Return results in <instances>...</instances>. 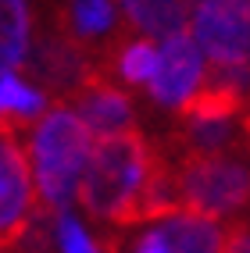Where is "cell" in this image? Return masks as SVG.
I'll use <instances>...</instances> for the list:
<instances>
[{"label": "cell", "instance_id": "obj_1", "mask_svg": "<svg viewBox=\"0 0 250 253\" xmlns=\"http://www.w3.org/2000/svg\"><path fill=\"white\" fill-rule=\"evenodd\" d=\"M157 150L140 128L118 132V136L93 139L86 171L79 182V207L93 221L107 225H136L140 193L147 185V175L154 168Z\"/></svg>", "mask_w": 250, "mask_h": 253}, {"label": "cell", "instance_id": "obj_2", "mask_svg": "<svg viewBox=\"0 0 250 253\" xmlns=\"http://www.w3.org/2000/svg\"><path fill=\"white\" fill-rule=\"evenodd\" d=\"M93 150V132L82 125L72 107H50L32 128V178H36L40 207L50 214H64L79 193Z\"/></svg>", "mask_w": 250, "mask_h": 253}, {"label": "cell", "instance_id": "obj_3", "mask_svg": "<svg viewBox=\"0 0 250 253\" xmlns=\"http://www.w3.org/2000/svg\"><path fill=\"white\" fill-rule=\"evenodd\" d=\"M182 207L204 217H229L250 204V164L236 154L179 157L175 164Z\"/></svg>", "mask_w": 250, "mask_h": 253}, {"label": "cell", "instance_id": "obj_4", "mask_svg": "<svg viewBox=\"0 0 250 253\" xmlns=\"http://www.w3.org/2000/svg\"><path fill=\"white\" fill-rule=\"evenodd\" d=\"M25 68L32 75V86L43 89L47 100H64V96H75L90 79L100 75V68L93 64L90 50L79 46L75 40H68L61 29H43L32 36L29 46V57H25Z\"/></svg>", "mask_w": 250, "mask_h": 253}, {"label": "cell", "instance_id": "obj_5", "mask_svg": "<svg viewBox=\"0 0 250 253\" xmlns=\"http://www.w3.org/2000/svg\"><path fill=\"white\" fill-rule=\"evenodd\" d=\"M190 36L211 64H250V0H197Z\"/></svg>", "mask_w": 250, "mask_h": 253}, {"label": "cell", "instance_id": "obj_6", "mask_svg": "<svg viewBox=\"0 0 250 253\" xmlns=\"http://www.w3.org/2000/svg\"><path fill=\"white\" fill-rule=\"evenodd\" d=\"M40 211L36 178L18 136H0V243L18 246Z\"/></svg>", "mask_w": 250, "mask_h": 253}, {"label": "cell", "instance_id": "obj_7", "mask_svg": "<svg viewBox=\"0 0 250 253\" xmlns=\"http://www.w3.org/2000/svg\"><path fill=\"white\" fill-rule=\"evenodd\" d=\"M204 50L197 46V40L186 32H175L164 43H157V72L150 79V100L157 107L168 111H182V104L200 89L204 82Z\"/></svg>", "mask_w": 250, "mask_h": 253}, {"label": "cell", "instance_id": "obj_8", "mask_svg": "<svg viewBox=\"0 0 250 253\" xmlns=\"http://www.w3.org/2000/svg\"><path fill=\"white\" fill-rule=\"evenodd\" d=\"M72 111L82 118V125L93 132V139L104 136H118V132L136 128V111H132V96L125 89H118L114 82H107L104 75L90 79L75 96H72Z\"/></svg>", "mask_w": 250, "mask_h": 253}, {"label": "cell", "instance_id": "obj_9", "mask_svg": "<svg viewBox=\"0 0 250 253\" xmlns=\"http://www.w3.org/2000/svg\"><path fill=\"white\" fill-rule=\"evenodd\" d=\"M122 22V7L118 0H64L61 4V32L79 46H97L107 43Z\"/></svg>", "mask_w": 250, "mask_h": 253}, {"label": "cell", "instance_id": "obj_10", "mask_svg": "<svg viewBox=\"0 0 250 253\" xmlns=\"http://www.w3.org/2000/svg\"><path fill=\"white\" fill-rule=\"evenodd\" d=\"M161 235L168 239L172 253H225V232L214 217L193 214V211H175L164 221H157Z\"/></svg>", "mask_w": 250, "mask_h": 253}, {"label": "cell", "instance_id": "obj_11", "mask_svg": "<svg viewBox=\"0 0 250 253\" xmlns=\"http://www.w3.org/2000/svg\"><path fill=\"white\" fill-rule=\"evenodd\" d=\"M122 18L147 40H168L175 32L190 29V7L186 0H118Z\"/></svg>", "mask_w": 250, "mask_h": 253}, {"label": "cell", "instance_id": "obj_12", "mask_svg": "<svg viewBox=\"0 0 250 253\" xmlns=\"http://www.w3.org/2000/svg\"><path fill=\"white\" fill-rule=\"evenodd\" d=\"M36 18H32L29 0H0V79L25 68Z\"/></svg>", "mask_w": 250, "mask_h": 253}, {"label": "cell", "instance_id": "obj_13", "mask_svg": "<svg viewBox=\"0 0 250 253\" xmlns=\"http://www.w3.org/2000/svg\"><path fill=\"white\" fill-rule=\"evenodd\" d=\"M114 72H118L122 82L129 86H150V79L157 72V43L136 36V40H125L118 50H114Z\"/></svg>", "mask_w": 250, "mask_h": 253}, {"label": "cell", "instance_id": "obj_14", "mask_svg": "<svg viewBox=\"0 0 250 253\" xmlns=\"http://www.w3.org/2000/svg\"><path fill=\"white\" fill-rule=\"evenodd\" d=\"M0 107L11 111V114L18 118V122H25V125L40 122V118L50 111V107H47V93L36 89L32 82H25L18 72L0 79Z\"/></svg>", "mask_w": 250, "mask_h": 253}, {"label": "cell", "instance_id": "obj_15", "mask_svg": "<svg viewBox=\"0 0 250 253\" xmlns=\"http://www.w3.org/2000/svg\"><path fill=\"white\" fill-rule=\"evenodd\" d=\"M54 239H57V253H100V243L68 211L54 217Z\"/></svg>", "mask_w": 250, "mask_h": 253}, {"label": "cell", "instance_id": "obj_16", "mask_svg": "<svg viewBox=\"0 0 250 253\" xmlns=\"http://www.w3.org/2000/svg\"><path fill=\"white\" fill-rule=\"evenodd\" d=\"M132 253H172V246H168V239L161 235V228L154 225V228H147L136 243H132Z\"/></svg>", "mask_w": 250, "mask_h": 253}, {"label": "cell", "instance_id": "obj_17", "mask_svg": "<svg viewBox=\"0 0 250 253\" xmlns=\"http://www.w3.org/2000/svg\"><path fill=\"white\" fill-rule=\"evenodd\" d=\"M225 253H250V228L232 225L225 232Z\"/></svg>", "mask_w": 250, "mask_h": 253}, {"label": "cell", "instance_id": "obj_18", "mask_svg": "<svg viewBox=\"0 0 250 253\" xmlns=\"http://www.w3.org/2000/svg\"><path fill=\"white\" fill-rule=\"evenodd\" d=\"M243 132H247V139H250V114L243 118Z\"/></svg>", "mask_w": 250, "mask_h": 253}, {"label": "cell", "instance_id": "obj_19", "mask_svg": "<svg viewBox=\"0 0 250 253\" xmlns=\"http://www.w3.org/2000/svg\"><path fill=\"white\" fill-rule=\"evenodd\" d=\"M0 253H14V250H11V246H4V243H0Z\"/></svg>", "mask_w": 250, "mask_h": 253}]
</instances>
